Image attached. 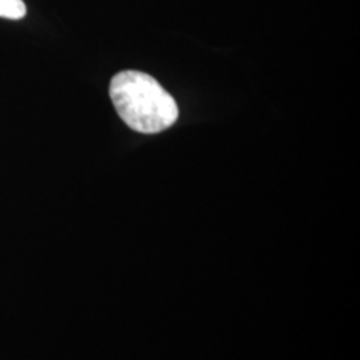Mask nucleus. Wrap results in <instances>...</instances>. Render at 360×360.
<instances>
[{
  "label": "nucleus",
  "mask_w": 360,
  "mask_h": 360,
  "mask_svg": "<svg viewBox=\"0 0 360 360\" xmlns=\"http://www.w3.org/2000/svg\"><path fill=\"white\" fill-rule=\"evenodd\" d=\"M110 98L120 119L141 134L169 129L179 117L174 97L150 75L124 70L110 82Z\"/></svg>",
  "instance_id": "f257e3e1"
},
{
  "label": "nucleus",
  "mask_w": 360,
  "mask_h": 360,
  "mask_svg": "<svg viewBox=\"0 0 360 360\" xmlns=\"http://www.w3.org/2000/svg\"><path fill=\"white\" fill-rule=\"evenodd\" d=\"M27 8L22 0H0V17L19 20L25 17Z\"/></svg>",
  "instance_id": "f03ea898"
}]
</instances>
